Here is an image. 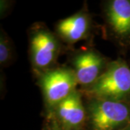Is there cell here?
<instances>
[{
    "mask_svg": "<svg viewBox=\"0 0 130 130\" xmlns=\"http://www.w3.org/2000/svg\"><path fill=\"white\" fill-rule=\"evenodd\" d=\"M90 27L88 15L85 13H77L61 20L56 25V30L64 41L74 43L86 37Z\"/></svg>",
    "mask_w": 130,
    "mask_h": 130,
    "instance_id": "8",
    "label": "cell"
},
{
    "mask_svg": "<svg viewBox=\"0 0 130 130\" xmlns=\"http://www.w3.org/2000/svg\"><path fill=\"white\" fill-rule=\"evenodd\" d=\"M89 93L93 98L118 101L130 100V67L124 61L118 59L108 64L93 84Z\"/></svg>",
    "mask_w": 130,
    "mask_h": 130,
    "instance_id": "1",
    "label": "cell"
},
{
    "mask_svg": "<svg viewBox=\"0 0 130 130\" xmlns=\"http://www.w3.org/2000/svg\"><path fill=\"white\" fill-rule=\"evenodd\" d=\"M125 130H130V125L128 126L125 129Z\"/></svg>",
    "mask_w": 130,
    "mask_h": 130,
    "instance_id": "10",
    "label": "cell"
},
{
    "mask_svg": "<svg viewBox=\"0 0 130 130\" xmlns=\"http://www.w3.org/2000/svg\"><path fill=\"white\" fill-rule=\"evenodd\" d=\"M72 64L78 83L91 86L102 74L106 66L105 60L94 51H85L74 56Z\"/></svg>",
    "mask_w": 130,
    "mask_h": 130,
    "instance_id": "5",
    "label": "cell"
},
{
    "mask_svg": "<svg viewBox=\"0 0 130 130\" xmlns=\"http://www.w3.org/2000/svg\"><path fill=\"white\" fill-rule=\"evenodd\" d=\"M107 22L117 37L130 38V0H111L105 9Z\"/></svg>",
    "mask_w": 130,
    "mask_h": 130,
    "instance_id": "7",
    "label": "cell"
},
{
    "mask_svg": "<svg viewBox=\"0 0 130 130\" xmlns=\"http://www.w3.org/2000/svg\"><path fill=\"white\" fill-rule=\"evenodd\" d=\"M40 84L48 105L56 107L75 91L78 82L74 70L59 68L45 72Z\"/></svg>",
    "mask_w": 130,
    "mask_h": 130,
    "instance_id": "3",
    "label": "cell"
},
{
    "mask_svg": "<svg viewBox=\"0 0 130 130\" xmlns=\"http://www.w3.org/2000/svg\"><path fill=\"white\" fill-rule=\"evenodd\" d=\"M87 116L93 130H116L130 124V103L93 98Z\"/></svg>",
    "mask_w": 130,
    "mask_h": 130,
    "instance_id": "2",
    "label": "cell"
},
{
    "mask_svg": "<svg viewBox=\"0 0 130 130\" xmlns=\"http://www.w3.org/2000/svg\"><path fill=\"white\" fill-rule=\"evenodd\" d=\"M56 115L67 130L78 129L87 117L81 95L76 90L56 106Z\"/></svg>",
    "mask_w": 130,
    "mask_h": 130,
    "instance_id": "6",
    "label": "cell"
},
{
    "mask_svg": "<svg viewBox=\"0 0 130 130\" xmlns=\"http://www.w3.org/2000/svg\"><path fill=\"white\" fill-rule=\"evenodd\" d=\"M11 47L9 41L5 36V33L2 32L0 39V63L1 65L7 64L11 58Z\"/></svg>",
    "mask_w": 130,
    "mask_h": 130,
    "instance_id": "9",
    "label": "cell"
},
{
    "mask_svg": "<svg viewBox=\"0 0 130 130\" xmlns=\"http://www.w3.org/2000/svg\"><path fill=\"white\" fill-rule=\"evenodd\" d=\"M30 51L32 63L38 69H45L56 59L59 43L55 36L44 29L38 30L30 38Z\"/></svg>",
    "mask_w": 130,
    "mask_h": 130,
    "instance_id": "4",
    "label": "cell"
}]
</instances>
